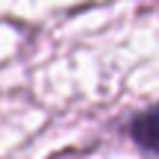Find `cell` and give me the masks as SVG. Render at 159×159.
Returning a JSON list of instances; mask_svg holds the SVG:
<instances>
[{"label": "cell", "mask_w": 159, "mask_h": 159, "mask_svg": "<svg viewBox=\"0 0 159 159\" xmlns=\"http://www.w3.org/2000/svg\"><path fill=\"white\" fill-rule=\"evenodd\" d=\"M127 133H130L133 144H136L139 150H144V153H150V156H159V103L150 106V109H144V112H139L136 118L130 121Z\"/></svg>", "instance_id": "obj_1"}]
</instances>
